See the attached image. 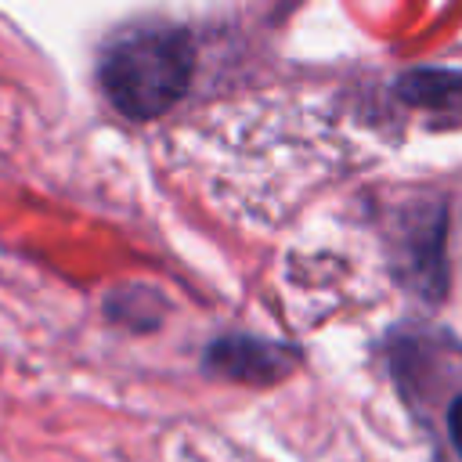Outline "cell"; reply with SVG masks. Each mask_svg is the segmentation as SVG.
Returning a JSON list of instances; mask_svg holds the SVG:
<instances>
[{
  "label": "cell",
  "mask_w": 462,
  "mask_h": 462,
  "mask_svg": "<svg viewBox=\"0 0 462 462\" xmlns=\"http://www.w3.org/2000/svg\"><path fill=\"white\" fill-rule=\"evenodd\" d=\"M296 365H300L296 346L260 339L249 332L217 336L202 354L206 375L224 379V383H245V386H274L289 372H296Z\"/></svg>",
  "instance_id": "7a4b0ae2"
},
{
  "label": "cell",
  "mask_w": 462,
  "mask_h": 462,
  "mask_svg": "<svg viewBox=\"0 0 462 462\" xmlns=\"http://www.w3.org/2000/svg\"><path fill=\"white\" fill-rule=\"evenodd\" d=\"M397 94L411 105L462 101V69H408L397 79Z\"/></svg>",
  "instance_id": "277c9868"
},
{
  "label": "cell",
  "mask_w": 462,
  "mask_h": 462,
  "mask_svg": "<svg viewBox=\"0 0 462 462\" xmlns=\"http://www.w3.org/2000/svg\"><path fill=\"white\" fill-rule=\"evenodd\" d=\"M159 296L144 292V289H119L105 300V314L126 328H155L162 310H159Z\"/></svg>",
  "instance_id": "5b68a950"
},
{
  "label": "cell",
  "mask_w": 462,
  "mask_h": 462,
  "mask_svg": "<svg viewBox=\"0 0 462 462\" xmlns=\"http://www.w3.org/2000/svg\"><path fill=\"white\" fill-rule=\"evenodd\" d=\"M195 43L184 25H134L112 36L97 54V87L108 105L134 119L148 123L170 112L191 83Z\"/></svg>",
  "instance_id": "6da1fadb"
},
{
  "label": "cell",
  "mask_w": 462,
  "mask_h": 462,
  "mask_svg": "<svg viewBox=\"0 0 462 462\" xmlns=\"http://www.w3.org/2000/svg\"><path fill=\"white\" fill-rule=\"evenodd\" d=\"M444 422H448V437H451V444H455V451H458V458H462V393L448 404Z\"/></svg>",
  "instance_id": "8992f818"
},
{
  "label": "cell",
  "mask_w": 462,
  "mask_h": 462,
  "mask_svg": "<svg viewBox=\"0 0 462 462\" xmlns=\"http://www.w3.org/2000/svg\"><path fill=\"white\" fill-rule=\"evenodd\" d=\"M444 209L433 202L430 209L419 202L404 217V231L397 235V271L401 282L437 303L448 289V263H444Z\"/></svg>",
  "instance_id": "3957f363"
}]
</instances>
